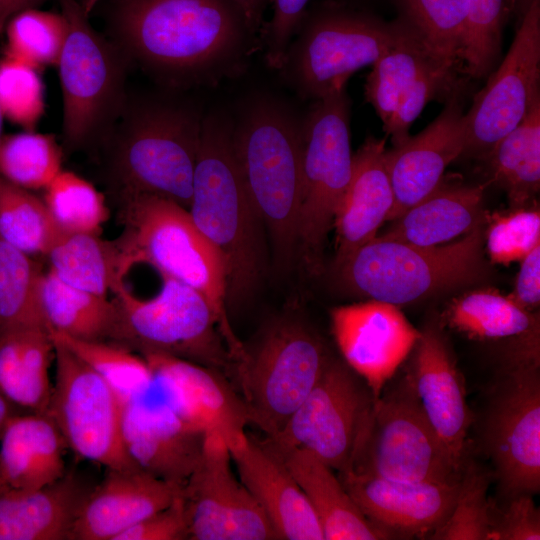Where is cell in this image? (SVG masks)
Listing matches in <instances>:
<instances>
[{
	"instance_id": "1",
	"label": "cell",
	"mask_w": 540,
	"mask_h": 540,
	"mask_svg": "<svg viewBox=\"0 0 540 540\" xmlns=\"http://www.w3.org/2000/svg\"><path fill=\"white\" fill-rule=\"evenodd\" d=\"M110 25L123 54L178 88L241 75L257 44L229 0H116Z\"/></svg>"
},
{
	"instance_id": "2",
	"label": "cell",
	"mask_w": 540,
	"mask_h": 540,
	"mask_svg": "<svg viewBox=\"0 0 540 540\" xmlns=\"http://www.w3.org/2000/svg\"><path fill=\"white\" fill-rule=\"evenodd\" d=\"M188 212L218 251L225 268L226 304L238 307L255 292L266 267L264 225L246 191L232 143V118L204 115Z\"/></svg>"
},
{
	"instance_id": "3",
	"label": "cell",
	"mask_w": 540,
	"mask_h": 540,
	"mask_svg": "<svg viewBox=\"0 0 540 540\" xmlns=\"http://www.w3.org/2000/svg\"><path fill=\"white\" fill-rule=\"evenodd\" d=\"M232 143L250 201L267 229L277 269L298 253L301 121L269 94L250 97L232 119Z\"/></svg>"
},
{
	"instance_id": "4",
	"label": "cell",
	"mask_w": 540,
	"mask_h": 540,
	"mask_svg": "<svg viewBox=\"0 0 540 540\" xmlns=\"http://www.w3.org/2000/svg\"><path fill=\"white\" fill-rule=\"evenodd\" d=\"M483 223L444 245L374 238L336 268L339 281L354 294L397 306L473 284L488 270Z\"/></svg>"
},
{
	"instance_id": "5",
	"label": "cell",
	"mask_w": 540,
	"mask_h": 540,
	"mask_svg": "<svg viewBox=\"0 0 540 540\" xmlns=\"http://www.w3.org/2000/svg\"><path fill=\"white\" fill-rule=\"evenodd\" d=\"M203 117L196 107L167 99L144 100L129 110L113 157L126 198L156 196L188 210Z\"/></svg>"
},
{
	"instance_id": "6",
	"label": "cell",
	"mask_w": 540,
	"mask_h": 540,
	"mask_svg": "<svg viewBox=\"0 0 540 540\" xmlns=\"http://www.w3.org/2000/svg\"><path fill=\"white\" fill-rule=\"evenodd\" d=\"M396 27V19L388 22L345 2H319L302 16L279 75L300 98H323L346 88L356 71L372 66Z\"/></svg>"
},
{
	"instance_id": "7",
	"label": "cell",
	"mask_w": 540,
	"mask_h": 540,
	"mask_svg": "<svg viewBox=\"0 0 540 540\" xmlns=\"http://www.w3.org/2000/svg\"><path fill=\"white\" fill-rule=\"evenodd\" d=\"M348 471L401 481L459 482L462 470L427 418L408 372L372 400Z\"/></svg>"
},
{
	"instance_id": "8",
	"label": "cell",
	"mask_w": 540,
	"mask_h": 540,
	"mask_svg": "<svg viewBox=\"0 0 540 540\" xmlns=\"http://www.w3.org/2000/svg\"><path fill=\"white\" fill-rule=\"evenodd\" d=\"M125 221L127 236L122 248L200 293L221 324L233 360H240L244 345L232 331L226 313L223 261L188 210L156 196H134L126 198Z\"/></svg>"
},
{
	"instance_id": "9",
	"label": "cell",
	"mask_w": 540,
	"mask_h": 540,
	"mask_svg": "<svg viewBox=\"0 0 540 540\" xmlns=\"http://www.w3.org/2000/svg\"><path fill=\"white\" fill-rule=\"evenodd\" d=\"M329 356L301 320L281 317L271 322L234 368L249 423L266 438L279 434L320 378Z\"/></svg>"
},
{
	"instance_id": "10",
	"label": "cell",
	"mask_w": 540,
	"mask_h": 540,
	"mask_svg": "<svg viewBox=\"0 0 540 540\" xmlns=\"http://www.w3.org/2000/svg\"><path fill=\"white\" fill-rule=\"evenodd\" d=\"M158 273L161 287L150 298H139L122 288L112 291L118 311L114 339L141 354H166L233 375L235 363L223 329L205 298Z\"/></svg>"
},
{
	"instance_id": "11",
	"label": "cell",
	"mask_w": 540,
	"mask_h": 540,
	"mask_svg": "<svg viewBox=\"0 0 540 540\" xmlns=\"http://www.w3.org/2000/svg\"><path fill=\"white\" fill-rule=\"evenodd\" d=\"M350 106L344 88L314 100L301 121L297 255L310 271L320 267L327 234L352 176Z\"/></svg>"
},
{
	"instance_id": "12",
	"label": "cell",
	"mask_w": 540,
	"mask_h": 540,
	"mask_svg": "<svg viewBox=\"0 0 540 540\" xmlns=\"http://www.w3.org/2000/svg\"><path fill=\"white\" fill-rule=\"evenodd\" d=\"M500 498L540 491V359L502 361L480 427Z\"/></svg>"
},
{
	"instance_id": "13",
	"label": "cell",
	"mask_w": 540,
	"mask_h": 540,
	"mask_svg": "<svg viewBox=\"0 0 540 540\" xmlns=\"http://www.w3.org/2000/svg\"><path fill=\"white\" fill-rule=\"evenodd\" d=\"M68 23L57 62L63 96V134L76 147L91 140L116 114L123 81V52L97 33L80 2L58 0Z\"/></svg>"
},
{
	"instance_id": "14",
	"label": "cell",
	"mask_w": 540,
	"mask_h": 540,
	"mask_svg": "<svg viewBox=\"0 0 540 540\" xmlns=\"http://www.w3.org/2000/svg\"><path fill=\"white\" fill-rule=\"evenodd\" d=\"M55 378L46 413L77 456L106 469L138 467L122 433V403L107 382L54 339Z\"/></svg>"
},
{
	"instance_id": "15",
	"label": "cell",
	"mask_w": 540,
	"mask_h": 540,
	"mask_svg": "<svg viewBox=\"0 0 540 540\" xmlns=\"http://www.w3.org/2000/svg\"><path fill=\"white\" fill-rule=\"evenodd\" d=\"M464 112L462 156L482 159L540 100V0H529L500 65Z\"/></svg>"
},
{
	"instance_id": "16",
	"label": "cell",
	"mask_w": 540,
	"mask_h": 540,
	"mask_svg": "<svg viewBox=\"0 0 540 540\" xmlns=\"http://www.w3.org/2000/svg\"><path fill=\"white\" fill-rule=\"evenodd\" d=\"M373 400L365 382L329 356L324 370L279 434L277 448H304L337 473L348 471L362 418Z\"/></svg>"
},
{
	"instance_id": "17",
	"label": "cell",
	"mask_w": 540,
	"mask_h": 540,
	"mask_svg": "<svg viewBox=\"0 0 540 540\" xmlns=\"http://www.w3.org/2000/svg\"><path fill=\"white\" fill-rule=\"evenodd\" d=\"M225 441L211 433L203 457L182 485L192 540L279 539L270 520L232 469Z\"/></svg>"
},
{
	"instance_id": "18",
	"label": "cell",
	"mask_w": 540,
	"mask_h": 540,
	"mask_svg": "<svg viewBox=\"0 0 540 540\" xmlns=\"http://www.w3.org/2000/svg\"><path fill=\"white\" fill-rule=\"evenodd\" d=\"M330 318L343 361L377 399L414 349L420 330L397 305L374 299L335 307Z\"/></svg>"
},
{
	"instance_id": "19",
	"label": "cell",
	"mask_w": 540,
	"mask_h": 540,
	"mask_svg": "<svg viewBox=\"0 0 540 540\" xmlns=\"http://www.w3.org/2000/svg\"><path fill=\"white\" fill-rule=\"evenodd\" d=\"M122 433L140 469L181 485L199 465L211 434L180 416L153 387L145 397L122 405Z\"/></svg>"
},
{
	"instance_id": "20",
	"label": "cell",
	"mask_w": 540,
	"mask_h": 540,
	"mask_svg": "<svg viewBox=\"0 0 540 540\" xmlns=\"http://www.w3.org/2000/svg\"><path fill=\"white\" fill-rule=\"evenodd\" d=\"M141 356L152 371L155 392L180 416L219 435L228 448L244 438L245 405L221 372L166 354Z\"/></svg>"
},
{
	"instance_id": "21",
	"label": "cell",
	"mask_w": 540,
	"mask_h": 540,
	"mask_svg": "<svg viewBox=\"0 0 540 540\" xmlns=\"http://www.w3.org/2000/svg\"><path fill=\"white\" fill-rule=\"evenodd\" d=\"M363 515L389 538L429 536L447 519L458 483L412 482L337 473Z\"/></svg>"
},
{
	"instance_id": "22",
	"label": "cell",
	"mask_w": 540,
	"mask_h": 540,
	"mask_svg": "<svg viewBox=\"0 0 540 540\" xmlns=\"http://www.w3.org/2000/svg\"><path fill=\"white\" fill-rule=\"evenodd\" d=\"M408 373L432 427L455 464L462 470L472 423L464 379L440 322L430 320L414 347Z\"/></svg>"
},
{
	"instance_id": "23",
	"label": "cell",
	"mask_w": 540,
	"mask_h": 540,
	"mask_svg": "<svg viewBox=\"0 0 540 540\" xmlns=\"http://www.w3.org/2000/svg\"><path fill=\"white\" fill-rule=\"evenodd\" d=\"M461 93L449 99L424 130L385 150L384 162L394 193V205L386 222L430 194L444 178L446 168L462 156L465 135Z\"/></svg>"
},
{
	"instance_id": "24",
	"label": "cell",
	"mask_w": 540,
	"mask_h": 540,
	"mask_svg": "<svg viewBox=\"0 0 540 540\" xmlns=\"http://www.w3.org/2000/svg\"><path fill=\"white\" fill-rule=\"evenodd\" d=\"M239 479L262 508L279 539L324 540L320 522L281 457L246 433L229 448Z\"/></svg>"
},
{
	"instance_id": "25",
	"label": "cell",
	"mask_w": 540,
	"mask_h": 540,
	"mask_svg": "<svg viewBox=\"0 0 540 540\" xmlns=\"http://www.w3.org/2000/svg\"><path fill=\"white\" fill-rule=\"evenodd\" d=\"M182 485L139 467L107 469L101 483L84 498L71 539L117 540L137 522L169 506L181 494Z\"/></svg>"
},
{
	"instance_id": "26",
	"label": "cell",
	"mask_w": 540,
	"mask_h": 540,
	"mask_svg": "<svg viewBox=\"0 0 540 540\" xmlns=\"http://www.w3.org/2000/svg\"><path fill=\"white\" fill-rule=\"evenodd\" d=\"M386 139L369 136L353 154L349 186L334 218L335 268L377 235L394 205L384 162Z\"/></svg>"
},
{
	"instance_id": "27",
	"label": "cell",
	"mask_w": 540,
	"mask_h": 540,
	"mask_svg": "<svg viewBox=\"0 0 540 540\" xmlns=\"http://www.w3.org/2000/svg\"><path fill=\"white\" fill-rule=\"evenodd\" d=\"M485 187L444 176L430 194L392 220L375 238L435 246L465 235L484 222Z\"/></svg>"
},
{
	"instance_id": "28",
	"label": "cell",
	"mask_w": 540,
	"mask_h": 540,
	"mask_svg": "<svg viewBox=\"0 0 540 540\" xmlns=\"http://www.w3.org/2000/svg\"><path fill=\"white\" fill-rule=\"evenodd\" d=\"M90 489L73 474L37 489L0 491V540L71 539Z\"/></svg>"
},
{
	"instance_id": "29",
	"label": "cell",
	"mask_w": 540,
	"mask_h": 540,
	"mask_svg": "<svg viewBox=\"0 0 540 540\" xmlns=\"http://www.w3.org/2000/svg\"><path fill=\"white\" fill-rule=\"evenodd\" d=\"M67 445L46 413L11 415L0 438V487L37 489L66 474Z\"/></svg>"
},
{
	"instance_id": "30",
	"label": "cell",
	"mask_w": 540,
	"mask_h": 540,
	"mask_svg": "<svg viewBox=\"0 0 540 540\" xmlns=\"http://www.w3.org/2000/svg\"><path fill=\"white\" fill-rule=\"evenodd\" d=\"M281 457L314 510L326 540L388 539L359 510L338 475L311 451L277 448Z\"/></svg>"
},
{
	"instance_id": "31",
	"label": "cell",
	"mask_w": 540,
	"mask_h": 540,
	"mask_svg": "<svg viewBox=\"0 0 540 540\" xmlns=\"http://www.w3.org/2000/svg\"><path fill=\"white\" fill-rule=\"evenodd\" d=\"M54 341L44 329L0 330V392L33 412L47 410Z\"/></svg>"
},
{
	"instance_id": "32",
	"label": "cell",
	"mask_w": 540,
	"mask_h": 540,
	"mask_svg": "<svg viewBox=\"0 0 540 540\" xmlns=\"http://www.w3.org/2000/svg\"><path fill=\"white\" fill-rule=\"evenodd\" d=\"M396 21L394 38L372 65L364 85L365 99L374 108L384 130L389 126L400 98L426 69L434 64L454 69L436 57L406 23L399 18Z\"/></svg>"
},
{
	"instance_id": "33",
	"label": "cell",
	"mask_w": 540,
	"mask_h": 540,
	"mask_svg": "<svg viewBox=\"0 0 540 540\" xmlns=\"http://www.w3.org/2000/svg\"><path fill=\"white\" fill-rule=\"evenodd\" d=\"M40 301L50 333L86 341L114 338L118 311L108 297L72 287L48 271L42 275Z\"/></svg>"
},
{
	"instance_id": "34",
	"label": "cell",
	"mask_w": 540,
	"mask_h": 540,
	"mask_svg": "<svg viewBox=\"0 0 540 540\" xmlns=\"http://www.w3.org/2000/svg\"><path fill=\"white\" fill-rule=\"evenodd\" d=\"M481 160L489 181L506 193L512 208L529 203L540 189V100Z\"/></svg>"
},
{
	"instance_id": "35",
	"label": "cell",
	"mask_w": 540,
	"mask_h": 540,
	"mask_svg": "<svg viewBox=\"0 0 540 540\" xmlns=\"http://www.w3.org/2000/svg\"><path fill=\"white\" fill-rule=\"evenodd\" d=\"M444 320L451 328L476 340L513 342L540 331L538 313L489 289L471 291L454 299L444 313Z\"/></svg>"
},
{
	"instance_id": "36",
	"label": "cell",
	"mask_w": 540,
	"mask_h": 540,
	"mask_svg": "<svg viewBox=\"0 0 540 540\" xmlns=\"http://www.w3.org/2000/svg\"><path fill=\"white\" fill-rule=\"evenodd\" d=\"M46 256L49 271L62 282L107 297L118 278L122 250L98 234L62 233Z\"/></svg>"
},
{
	"instance_id": "37",
	"label": "cell",
	"mask_w": 540,
	"mask_h": 540,
	"mask_svg": "<svg viewBox=\"0 0 540 540\" xmlns=\"http://www.w3.org/2000/svg\"><path fill=\"white\" fill-rule=\"evenodd\" d=\"M400 20L429 50L465 77L468 0H393Z\"/></svg>"
},
{
	"instance_id": "38",
	"label": "cell",
	"mask_w": 540,
	"mask_h": 540,
	"mask_svg": "<svg viewBox=\"0 0 540 540\" xmlns=\"http://www.w3.org/2000/svg\"><path fill=\"white\" fill-rule=\"evenodd\" d=\"M43 272L30 255L0 237V330H48L41 308Z\"/></svg>"
},
{
	"instance_id": "39",
	"label": "cell",
	"mask_w": 540,
	"mask_h": 540,
	"mask_svg": "<svg viewBox=\"0 0 540 540\" xmlns=\"http://www.w3.org/2000/svg\"><path fill=\"white\" fill-rule=\"evenodd\" d=\"M62 232L44 200L0 177V237L28 255H46Z\"/></svg>"
},
{
	"instance_id": "40",
	"label": "cell",
	"mask_w": 540,
	"mask_h": 540,
	"mask_svg": "<svg viewBox=\"0 0 540 540\" xmlns=\"http://www.w3.org/2000/svg\"><path fill=\"white\" fill-rule=\"evenodd\" d=\"M95 370L123 404L148 395L153 387L152 371L142 356L124 346L105 341H86L50 333Z\"/></svg>"
},
{
	"instance_id": "41",
	"label": "cell",
	"mask_w": 540,
	"mask_h": 540,
	"mask_svg": "<svg viewBox=\"0 0 540 540\" xmlns=\"http://www.w3.org/2000/svg\"><path fill=\"white\" fill-rule=\"evenodd\" d=\"M62 151L54 135L24 131L2 136L0 175L27 190L45 189L62 170Z\"/></svg>"
},
{
	"instance_id": "42",
	"label": "cell",
	"mask_w": 540,
	"mask_h": 540,
	"mask_svg": "<svg viewBox=\"0 0 540 540\" xmlns=\"http://www.w3.org/2000/svg\"><path fill=\"white\" fill-rule=\"evenodd\" d=\"M44 202L65 234H98L108 218L103 194L86 179L61 170L45 188Z\"/></svg>"
},
{
	"instance_id": "43",
	"label": "cell",
	"mask_w": 540,
	"mask_h": 540,
	"mask_svg": "<svg viewBox=\"0 0 540 540\" xmlns=\"http://www.w3.org/2000/svg\"><path fill=\"white\" fill-rule=\"evenodd\" d=\"M492 473L466 457L454 506L447 519L429 536L433 540H488Z\"/></svg>"
},
{
	"instance_id": "44",
	"label": "cell",
	"mask_w": 540,
	"mask_h": 540,
	"mask_svg": "<svg viewBox=\"0 0 540 540\" xmlns=\"http://www.w3.org/2000/svg\"><path fill=\"white\" fill-rule=\"evenodd\" d=\"M4 32L7 55L36 68L57 65L68 32V23L60 13L29 8L14 15Z\"/></svg>"
},
{
	"instance_id": "45",
	"label": "cell",
	"mask_w": 540,
	"mask_h": 540,
	"mask_svg": "<svg viewBox=\"0 0 540 540\" xmlns=\"http://www.w3.org/2000/svg\"><path fill=\"white\" fill-rule=\"evenodd\" d=\"M469 20L464 73L483 79L499 59L504 25L508 19L505 0H468Z\"/></svg>"
},
{
	"instance_id": "46",
	"label": "cell",
	"mask_w": 540,
	"mask_h": 540,
	"mask_svg": "<svg viewBox=\"0 0 540 540\" xmlns=\"http://www.w3.org/2000/svg\"><path fill=\"white\" fill-rule=\"evenodd\" d=\"M0 108L4 118L34 131L45 108L38 68L7 54L0 59Z\"/></svg>"
},
{
	"instance_id": "47",
	"label": "cell",
	"mask_w": 540,
	"mask_h": 540,
	"mask_svg": "<svg viewBox=\"0 0 540 540\" xmlns=\"http://www.w3.org/2000/svg\"><path fill=\"white\" fill-rule=\"evenodd\" d=\"M486 247L493 263L508 265L521 261L540 244L538 207L512 208L486 217Z\"/></svg>"
},
{
	"instance_id": "48",
	"label": "cell",
	"mask_w": 540,
	"mask_h": 540,
	"mask_svg": "<svg viewBox=\"0 0 540 540\" xmlns=\"http://www.w3.org/2000/svg\"><path fill=\"white\" fill-rule=\"evenodd\" d=\"M540 511L533 495L490 499L488 540H539Z\"/></svg>"
},
{
	"instance_id": "49",
	"label": "cell",
	"mask_w": 540,
	"mask_h": 540,
	"mask_svg": "<svg viewBox=\"0 0 540 540\" xmlns=\"http://www.w3.org/2000/svg\"><path fill=\"white\" fill-rule=\"evenodd\" d=\"M310 0H271L273 15L261 31L264 59L278 70Z\"/></svg>"
},
{
	"instance_id": "50",
	"label": "cell",
	"mask_w": 540,
	"mask_h": 540,
	"mask_svg": "<svg viewBox=\"0 0 540 540\" xmlns=\"http://www.w3.org/2000/svg\"><path fill=\"white\" fill-rule=\"evenodd\" d=\"M188 539V526L181 494L167 507L137 522L117 540Z\"/></svg>"
},
{
	"instance_id": "51",
	"label": "cell",
	"mask_w": 540,
	"mask_h": 540,
	"mask_svg": "<svg viewBox=\"0 0 540 540\" xmlns=\"http://www.w3.org/2000/svg\"><path fill=\"white\" fill-rule=\"evenodd\" d=\"M508 297L518 306L533 311L540 302V244L522 260L515 288Z\"/></svg>"
},
{
	"instance_id": "52",
	"label": "cell",
	"mask_w": 540,
	"mask_h": 540,
	"mask_svg": "<svg viewBox=\"0 0 540 540\" xmlns=\"http://www.w3.org/2000/svg\"><path fill=\"white\" fill-rule=\"evenodd\" d=\"M244 15L251 31L258 35L263 28V16L271 0H229Z\"/></svg>"
},
{
	"instance_id": "53",
	"label": "cell",
	"mask_w": 540,
	"mask_h": 540,
	"mask_svg": "<svg viewBox=\"0 0 540 540\" xmlns=\"http://www.w3.org/2000/svg\"><path fill=\"white\" fill-rule=\"evenodd\" d=\"M45 1L47 0H0V34L14 15L29 8H36Z\"/></svg>"
},
{
	"instance_id": "54",
	"label": "cell",
	"mask_w": 540,
	"mask_h": 540,
	"mask_svg": "<svg viewBox=\"0 0 540 540\" xmlns=\"http://www.w3.org/2000/svg\"><path fill=\"white\" fill-rule=\"evenodd\" d=\"M7 401L5 396L0 392V438L7 421L11 416Z\"/></svg>"
},
{
	"instance_id": "55",
	"label": "cell",
	"mask_w": 540,
	"mask_h": 540,
	"mask_svg": "<svg viewBox=\"0 0 540 540\" xmlns=\"http://www.w3.org/2000/svg\"><path fill=\"white\" fill-rule=\"evenodd\" d=\"M529 0H505V7L508 17L522 4L525 2V4Z\"/></svg>"
},
{
	"instance_id": "56",
	"label": "cell",
	"mask_w": 540,
	"mask_h": 540,
	"mask_svg": "<svg viewBox=\"0 0 540 540\" xmlns=\"http://www.w3.org/2000/svg\"><path fill=\"white\" fill-rule=\"evenodd\" d=\"M102 0H81L80 4L86 15H89Z\"/></svg>"
},
{
	"instance_id": "57",
	"label": "cell",
	"mask_w": 540,
	"mask_h": 540,
	"mask_svg": "<svg viewBox=\"0 0 540 540\" xmlns=\"http://www.w3.org/2000/svg\"><path fill=\"white\" fill-rule=\"evenodd\" d=\"M3 119H4V116H3V113H2L1 108H0V141H1V138H2L1 131H2Z\"/></svg>"
},
{
	"instance_id": "58",
	"label": "cell",
	"mask_w": 540,
	"mask_h": 540,
	"mask_svg": "<svg viewBox=\"0 0 540 540\" xmlns=\"http://www.w3.org/2000/svg\"><path fill=\"white\" fill-rule=\"evenodd\" d=\"M0 491H2L1 487H0Z\"/></svg>"
}]
</instances>
